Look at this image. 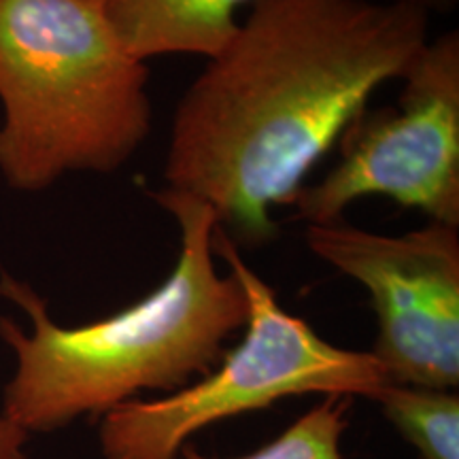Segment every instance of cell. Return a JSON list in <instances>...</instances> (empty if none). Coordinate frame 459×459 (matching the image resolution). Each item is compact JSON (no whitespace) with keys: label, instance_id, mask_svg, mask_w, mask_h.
I'll return each mask as SVG.
<instances>
[{"label":"cell","instance_id":"1","mask_svg":"<svg viewBox=\"0 0 459 459\" xmlns=\"http://www.w3.org/2000/svg\"><path fill=\"white\" fill-rule=\"evenodd\" d=\"M406 0H255L177 105L166 187L204 200L237 245L277 237L308 172L428 43Z\"/></svg>","mask_w":459,"mask_h":459},{"label":"cell","instance_id":"2","mask_svg":"<svg viewBox=\"0 0 459 459\" xmlns=\"http://www.w3.org/2000/svg\"><path fill=\"white\" fill-rule=\"evenodd\" d=\"M152 198L177 223L179 255L164 283L124 311L65 328L30 285L7 273L0 277V296L32 321L26 334L13 319L0 317V338L17 359L0 415L24 432H54L83 415L102 417L141 392H179L213 370L226 338L245 328L243 285L215 266V211L169 187Z\"/></svg>","mask_w":459,"mask_h":459},{"label":"cell","instance_id":"3","mask_svg":"<svg viewBox=\"0 0 459 459\" xmlns=\"http://www.w3.org/2000/svg\"><path fill=\"white\" fill-rule=\"evenodd\" d=\"M149 68L99 0H0V172L39 192L66 172H113L152 132Z\"/></svg>","mask_w":459,"mask_h":459},{"label":"cell","instance_id":"4","mask_svg":"<svg viewBox=\"0 0 459 459\" xmlns=\"http://www.w3.org/2000/svg\"><path fill=\"white\" fill-rule=\"evenodd\" d=\"M213 251L245 290V338L194 385L160 400H130L102 415L105 459H177L200 429L268 409L281 398L325 394L375 400L392 383L370 351L334 347L307 321L287 313L221 228L215 230Z\"/></svg>","mask_w":459,"mask_h":459},{"label":"cell","instance_id":"5","mask_svg":"<svg viewBox=\"0 0 459 459\" xmlns=\"http://www.w3.org/2000/svg\"><path fill=\"white\" fill-rule=\"evenodd\" d=\"M338 143L334 169L296 194L298 220L336 221L359 198L387 196L459 228V32L428 41L394 105L361 113Z\"/></svg>","mask_w":459,"mask_h":459},{"label":"cell","instance_id":"6","mask_svg":"<svg viewBox=\"0 0 459 459\" xmlns=\"http://www.w3.org/2000/svg\"><path fill=\"white\" fill-rule=\"evenodd\" d=\"M319 260L368 290L378 334L372 355L395 385H459V228L428 221L392 237L336 220L307 223Z\"/></svg>","mask_w":459,"mask_h":459},{"label":"cell","instance_id":"7","mask_svg":"<svg viewBox=\"0 0 459 459\" xmlns=\"http://www.w3.org/2000/svg\"><path fill=\"white\" fill-rule=\"evenodd\" d=\"M255 0H99L126 49L139 60L169 54L215 57L238 30L237 13Z\"/></svg>","mask_w":459,"mask_h":459},{"label":"cell","instance_id":"8","mask_svg":"<svg viewBox=\"0 0 459 459\" xmlns=\"http://www.w3.org/2000/svg\"><path fill=\"white\" fill-rule=\"evenodd\" d=\"M383 415L419 459H459V395L455 389H429L389 383L375 398Z\"/></svg>","mask_w":459,"mask_h":459},{"label":"cell","instance_id":"9","mask_svg":"<svg viewBox=\"0 0 459 459\" xmlns=\"http://www.w3.org/2000/svg\"><path fill=\"white\" fill-rule=\"evenodd\" d=\"M349 398L325 395L313 411L296 419L273 443L249 453V455L228 459H342L341 438L347 429ZM179 455L183 459H221L206 457L192 445H186Z\"/></svg>","mask_w":459,"mask_h":459},{"label":"cell","instance_id":"10","mask_svg":"<svg viewBox=\"0 0 459 459\" xmlns=\"http://www.w3.org/2000/svg\"><path fill=\"white\" fill-rule=\"evenodd\" d=\"M26 443L28 432L0 415V459H28Z\"/></svg>","mask_w":459,"mask_h":459},{"label":"cell","instance_id":"11","mask_svg":"<svg viewBox=\"0 0 459 459\" xmlns=\"http://www.w3.org/2000/svg\"><path fill=\"white\" fill-rule=\"evenodd\" d=\"M406 3L417 4V7L426 9L429 13V11H446L455 0H406Z\"/></svg>","mask_w":459,"mask_h":459}]
</instances>
